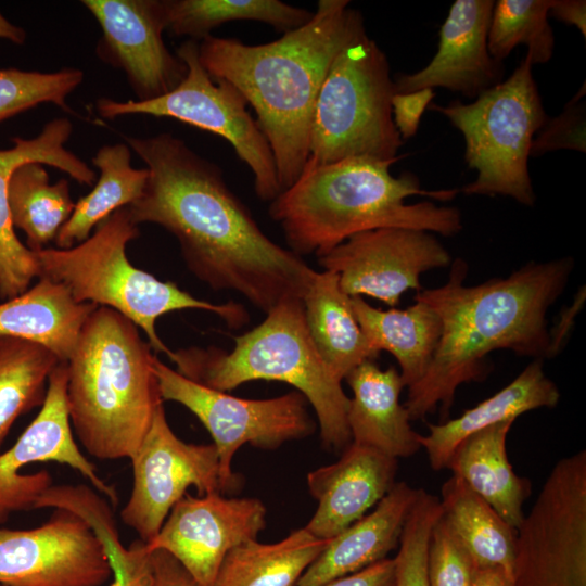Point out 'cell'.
I'll return each mask as SVG.
<instances>
[{
    "instance_id": "cell-9",
    "label": "cell",
    "mask_w": 586,
    "mask_h": 586,
    "mask_svg": "<svg viewBox=\"0 0 586 586\" xmlns=\"http://www.w3.org/2000/svg\"><path fill=\"white\" fill-rule=\"evenodd\" d=\"M386 54L361 33L333 59L316 99L309 156L319 164L367 156L398 161L404 143L393 119Z\"/></svg>"
},
{
    "instance_id": "cell-35",
    "label": "cell",
    "mask_w": 586,
    "mask_h": 586,
    "mask_svg": "<svg viewBox=\"0 0 586 586\" xmlns=\"http://www.w3.org/2000/svg\"><path fill=\"white\" fill-rule=\"evenodd\" d=\"M551 0H498L492 13L487 47L504 62L519 44H525L533 65L550 61L555 35L549 24Z\"/></svg>"
},
{
    "instance_id": "cell-30",
    "label": "cell",
    "mask_w": 586,
    "mask_h": 586,
    "mask_svg": "<svg viewBox=\"0 0 586 586\" xmlns=\"http://www.w3.org/2000/svg\"><path fill=\"white\" fill-rule=\"evenodd\" d=\"M329 542L305 526L272 544L247 540L227 553L211 586H296Z\"/></svg>"
},
{
    "instance_id": "cell-16",
    "label": "cell",
    "mask_w": 586,
    "mask_h": 586,
    "mask_svg": "<svg viewBox=\"0 0 586 586\" xmlns=\"http://www.w3.org/2000/svg\"><path fill=\"white\" fill-rule=\"evenodd\" d=\"M450 262L433 234L407 228L364 231L318 256L324 270L337 275L344 293L370 296L388 306H396L408 290L420 291L422 272Z\"/></svg>"
},
{
    "instance_id": "cell-11",
    "label": "cell",
    "mask_w": 586,
    "mask_h": 586,
    "mask_svg": "<svg viewBox=\"0 0 586 586\" xmlns=\"http://www.w3.org/2000/svg\"><path fill=\"white\" fill-rule=\"evenodd\" d=\"M160 395L181 404L209 432L219 458L221 493L240 487V476L232 470L238 449L250 444L276 449L282 444L304 438L316 425L307 409V399L297 391L266 399H246L192 381L153 360Z\"/></svg>"
},
{
    "instance_id": "cell-13",
    "label": "cell",
    "mask_w": 586,
    "mask_h": 586,
    "mask_svg": "<svg viewBox=\"0 0 586 586\" xmlns=\"http://www.w3.org/2000/svg\"><path fill=\"white\" fill-rule=\"evenodd\" d=\"M129 459L132 488L120 518L144 543L158 533L189 487H194L199 496L221 493L215 445L179 438L167 422L163 404L156 408L145 436Z\"/></svg>"
},
{
    "instance_id": "cell-26",
    "label": "cell",
    "mask_w": 586,
    "mask_h": 586,
    "mask_svg": "<svg viewBox=\"0 0 586 586\" xmlns=\"http://www.w3.org/2000/svg\"><path fill=\"white\" fill-rule=\"evenodd\" d=\"M513 422L497 423L466 437L451 453L445 469L518 530L525 515L523 505L531 494V482L519 476L508 460L506 444Z\"/></svg>"
},
{
    "instance_id": "cell-43",
    "label": "cell",
    "mask_w": 586,
    "mask_h": 586,
    "mask_svg": "<svg viewBox=\"0 0 586 586\" xmlns=\"http://www.w3.org/2000/svg\"><path fill=\"white\" fill-rule=\"evenodd\" d=\"M394 560L385 558L356 573L333 579L322 586H394Z\"/></svg>"
},
{
    "instance_id": "cell-40",
    "label": "cell",
    "mask_w": 586,
    "mask_h": 586,
    "mask_svg": "<svg viewBox=\"0 0 586 586\" xmlns=\"http://www.w3.org/2000/svg\"><path fill=\"white\" fill-rule=\"evenodd\" d=\"M113 582L110 586H153L151 551L141 539H137L128 548L122 543L106 549Z\"/></svg>"
},
{
    "instance_id": "cell-10",
    "label": "cell",
    "mask_w": 586,
    "mask_h": 586,
    "mask_svg": "<svg viewBox=\"0 0 586 586\" xmlns=\"http://www.w3.org/2000/svg\"><path fill=\"white\" fill-rule=\"evenodd\" d=\"M176 55L187 74L173 91L148 101L100 98L97 112L106 119L133 114L174 118L224 138L252 170L256 195L271 202L281 192L276 163L245 98L230 82L209 76L200 61L198 41L182 42Z\"/></svg>"
},
{
    "instance_id": "cell-42",
    "label": "cell",
    "mask_w": 586,
    "mask_h": 586,
    "mask_svg": "<svg viewBox=\"0 0 586 586\" xmlns=\"http://www.w3.org/2000/svg\"><path fill=\"white\" fill-rule=\"evenodd\" d=\"M153 586H200L189 572L168 552L151 551Z\"/></svg>"
},
{
    "instance_id": "cell-45",
    "label": "cell",
    "mask_w": 586,
    "mask_h": 586,
    "mask_svg": "<svg viewBox=\"0 0 586 586\" xmlns=\"http://www.w3.org/2000/svg\"><path fill=\"white\" fill-rule=\"evenodd\" d=\"M584 295L585 293L581 295V298L574 304V306L568 308L565 313H563V316L561 317L557 328H553L551 331H549L551 357L555 356L560 349V347L563 345L564 336H566L565 334L573 324V318L578 311L581 304L584 302Z\"/></svg>"
},
{
    "instance_id": "cell-4",
    "label": "cell",
    "mask_w": 586,
    "mask_h": 586,
    "mask_svg": "<svg viewBox=\"0 0 586 586\" xmlns=\"http://www.w3.org/2000/svg\"><path fill=\"white\" fill-rule=\"evenodd\" d=\"M395 162L354 156L319 164L308 158L298 178L269 206L290 250L318 257L354 234L379 228L459 233L462 217L457 207L405 203L412 195L450 201L459 189L424 190L409 171L393 176Z\"/></svg>"
},
{
    "instance_id": "cell-44",
    "label": "cell",
    "mask_w": 586,
    "mask_h": 586,
    "mask_svg": "<svg viewBox=\"0 0 586 586\" xmlns=\"http://www.w3.org/2000/svg\"><path fill=\"white\" fill-rule=\"evenodd\" d=\"M549 15L562 23L575 26L586 38L585 0H551Z\"/></svg>"
},
{
    "instance_id": "cell-37",
    "label": "cell",
    "mask_w": 586,
    "mask_h": 586,
    "mask_svg": "<svg viewBox=\"0 0 586 586\" xmlns=\"http://www.w3.org/2000/svg\"><path fill=\"white\" fill-rule=\"evenodd\" d=\"M443 510L440 497L422 488L404 523L394 560V586H430L428 552L431 533Z\"/></svg>"
},
{
    "instance_id": "cell-46",
    "label": "cell",
    "mask_w": 586,
    "mask_h": 586,
    "mask_svg": "<svg viewBox=\"0 0 586 586\" xmlns=\"http://www.w3.org/2000/svg\"><path fill=\"white\" fill-rule=\"evenodd\" d=\"M512 576L497 568H475L471 586H511Z\"/></svg>"
},
{
    "instance_id": "cell-31",
    "label": "cell",
    "mask_w": 586,
    "mask_h": 586,
    "mask_svg": "<svg viewBox=\"0 0 586 586\" xmlns=\"http://www.w3.org/2000/svg\"><path fill=\"white\" fill-rule=\"evenodd\" d=\"M130 161L128 144H106L98 150L92 164L100 176L91 192L75 203L71 217L54 240L56 249H71L86 241L103 220L142 195L149 170L133 168Z\"/></svg>"
},
{
    "instance_id": "cell-1",
    "label": "cell",
    "mask_w": 586,
    "mask_h": 586,
    "mask_svg": "<svg viewBox=\"0 0 586 586\" xmlns=\"http://www.w3.org/2000/svg\"><path fill=\"white\" fill-rule=\"evenodd\" d=\"M125 140L149 170L142 195L127 206L132 220L171 233L198 279L265 314L285 297L303 298L316 270L263 232L216 164L168 132Z\"/></svg>"
},
{
    "instance_id": "cell-33",
    "label": "cell",
    "mask_w": 586,
    "mask_h": 586,
    "mask_svg": "<svg viewBox=\"0 0 586 586\" xmlns=\"http://www.w3.org/2000/svg\"><path fill=\"white\" fill-rule=\"evenodd\" d=\"M166 29L201 41L233 21H256L284 34L306 24L314 12L279 0H163Z\"/></svg>"
},
{
    "instance_id": "cell-2",
    "label": "cell",
    "mask_w": 586,
    "mask_h": 586,
    "mask_svg": "<svg viewBox=\"0 0 586 586\" xmlns=\"http://www.w3.org/2000/svg\"><path fill=\"white\" fill-rule=\"evenodd\" d=\"M573 267L572 257L531 262L507 278L467 286L468 266L457 258L444 285L418 291L415 300L437 314L442 333L426 372L408 387L403 405L410 421L424 419L437 407L441 420H448L457 388L486 377V356L495 349L551 357L546 314Z\"/></svg>"
},
{
    "instance_id": "cell-22",
    "label": "cell",
    "mask_w": 586,
    "mask_h": 586,
    "mask_svg": "<svg viewBox=\"0 0 586 586\" xmlns=\"http://www.w3.org/2000/svg\"><path fill=\"white\" fill-rule=\"evenodd\" d=\"M419 489L404 481L395 482L371 512L330 539L296 586H322L387 558L398 546Z\"/></svg>"
},
{
    "instance_id": "cell-12",
    "label": "cell",
    "mask_w": 586,
    "mask_h": 586,
    "mask_svg": "<svg viewBox=\"0 0 586 586\" xmlns=\"http://www.w3.org/2000/svg\"><path fill=\"white\" fill-rule=\"evenodd\" d=\"M511 586H586V451L559 459L517 530Z\"/></svg>"
},
{
    "instance_id": "cell-47",
    "label": "cell",
    "mask_w": 586,
    "mask_h": 586,
    "mask_svg": "<svg viewBox=\"0 0 586 586\" xmlns=\"http://www.w3.org/2000/svg\"><path fill=\"white\" fill-rule=\"evenodd\" d=\"M0 39L9 40L16 44H23L26 39V33L5 18L0 12Z\"/></svg>"
},
{
    "instance_id": "cell-19",
    "label": "cell",
    "mask_w": 586,
    "mask_h": 586,
    "mask_svg": "<svg viewBox=\"0 0 586 586\" xmlns=\"http://www.w3.org/2000/svg\"><path fill=\"white\" fill-rule=\"evenodd\" d=\"M493 0H456L440 29L437 51L420 71L394 77L395 93L445 88L474 100L504 80V62L487 47Z\"/></svg>"
},
{
    "instance_id": "cell-18",
    "label": "cell",
    "mask_w": 586,
    "mask_h": 586,
    "mask_svg": "<svg viewBox=\"0 0 586 586\" xmlns=\"http://www.w3.org/2000/svg\"><path fill=\"white\" fill-rule=\"evenodd\" d=\"M82 4L102 30L99 58L126 74L138 101L162 97L183 80L186 64L163 40V0H84Z\"/></svg>"
},
{
    "instance_id": "cell-36",
    "label": "cell",
    "mask_w": 586,
    "mask_h": 586,
    "mask_svg": "<svg viewBox=\"0 0 586 586\" xmlns=\"http://www.w3.org/2000/svg\"><path fill=\"white\" fill-rule=\"evenodd\" d=\"M82 79L84 73L73 67L52 73L0 68V122L41 103L69 112L66 99Z\"/></svg>"
},
{
    "instance_id": "cell-8",
    "label": "cell",
    "mask_w": 586,
    "mask_h": 586,
    "mask_svg": "<svg viewBox=\"0 0 586 586\" xmlns=\"http://www.w3.org/2000/svg\"><path fill=\"white\" fill-rule=\"evenodd\" d=\"M528 54L513 73L470 103H431L463 136L464 160L476 178L459 189L467 195H504L533 206L528 171L533 138L547 115L534 80Z\"/></svg>"
},
{
    "instance_id": "cell-15",
    "label": "cell",
    "mask_w": 586,
    "mask_h": 586,
    "mask_svg": "<svg viewBox=\"0 0 586 586\" xmlns=\"http://www.w3.org/2000/svg\"><path fill=\"white\" fill-rule=\"evenodd\" d=\"M67 366L60 362L49 377L41 409L17 441L0 454V526L14 512L31 510L39 497L50 488L52 477L47 470L22 473L35 462L66 464L85 476L98 493L117 502V494L97 473L73 436L67 403Z\"/></svg>"
},
{
    "instance_id": "cell-27",
    "label": "cell",
    "mask_w": 586,
    "mask_h": 586,
    "mask_svg": "<svg viewBox=\"0 0 586 586\" xmlns=\"http://www.w3.org/2000/svg\"><path fill=\"white\" fill-rule=\"evenodd\" d=\"M308 332L319 355L341 381L377 353L362 333L335 272L315 273L303 298Z\"/></svg>"
},
{
    "instance_id": "cell-34",
    "label": "cell",
    "mask_w": 586,
    "mask_h": 586,
    "mask_svg": "<svg viewBox=\"0 0 586 586\" xmlns=\"http://www.w3.org/2000/svg\"><path fill=\"white\" fill-rule=\"evenodd\" d=\"M62 362L46 346L0 336V447L16 419L46 398V384Z\"/></svg>"
},
{
    "instance_id": "cell-5",
    "label": "cell",
    "mask_w": 586,
    "mask_h": 586,
    "mask_svg": "<svg viewBox=\"0 0 586 586\" xmlns=\"http://www.w3.org/2000/svg\"><path fill=\"white\" fill-rule=\"evenodd\" d=\"M154 354L128 318L98 306L68 360L66 403L84 448L101 460L130 458L163 404Z\"/></svg>"
},
{
    "instance_id": "cell-23",
    "label": "cell",
    "mask_w": 586,
    "mask_h": 586,
    "mask_svg": "<svg viewBox=\"0 0 586 586\" xmlns=\"http://www.w3.org/2000/svg\"><path fill=\"white\" fill-rule=\"evenodd\" d=\"M344 380L353 393L347 411L353 443L395 459L411 457L422 448L421 434L411 428L399 402L405 384L395 367L382 370L374 360H366Z\"/></svg>"
},
{
    "instance_id": "cell-14",
    "label": "cell",
    "mask_w": 586,
    "mask_h": 586,
    "mask_svg": "<svg viewBox=\"0 0 586 586\" xmlns=\"http://www.w3.org/2000/svg\"><path fill=\"white\" fill-rule=\"evenodd\" d=\"M113 576L104 544L78 515L56 509L30 530L0 526V584L101 586Z\"/></svg>"
},
{
    "instance_id": "cell-24",
    "label": "cell",
    "mask_w": 586,
    "mask_h": 586,
    "mask_svg": "<svg viewBox=\"0 0 586 586\" xmlns=\"http://www.w3.org/2000/svg\"><path fill=\"white\" fill-rule=\"evenodd\" d=\"M560 392L543 370V359H534L507 386L467 409L459 417L438 424L428 423L429 433L421 435L431 468L440 471L457 445L469 435L538 408H553Z\"/></svg>"
},
{
    "instance_id": "cell-29",
    "label": "cell",
    "mask_w": 586,
    "mask_h": 586,
    "mask_svg": "<svg viewBox=\"0 0 586 586\" xmlns=\"http://www.w3.org/2000/svg\"><path fill=\"white\" fill-rule=\"evenodd\" d=\"M441 496L442 518L474 565L512 576L517 530L455 475L444 482Z\"/></svg>"
},
{
    "instance_id": "cell-41",
    "label": "cell",
    "mask_w": 586,
    "mask_h": 586,
    "mask_svg": "<svg viewBox=\"0 0 586 586\" xmlns=\"http://www.w3.org/2000/svg\"><path fill=\"white\" fill-rule=\"evenodd\" d=\"M434 97L435 92L430 88L393 95V119L403 140L412 138L417 133L422 114Z\"/></svg>"
},
{
    "instance_id": "cell-48",
    "label": "cell",
    "mask_w": 586,
    "mask_h": 586,
    "mask_svg": "<svg viewBox=\"0 0 586 586\" xmlns=\"http://www.w3.org/2000/svg\"><path fill=\"white\" fill-rule=\"evenodd\" d=\"M0 586H12V585H7V584H0Z\"/></svg>"
},
{
    "instance_id": "cell-17",
    "label": "cell",
    "mask_w": 586,
    "mask_h": 586,
    "mask_svg": "<svg viewBox=\"0 0 586 586\" xmlns=\"http://www.w3.org/2000/svg\"><path fill=\"white\" fill-rule=\"evenodd\" d=\"M266 513L257 498L187 493L145 545L149 551L171 555L200 586H211L227 553L242 543L257 539L266 526Z\"/></svg>"
},
{
    "instance_id": "cell-6",
    "label": "cell",
    "mask_w": 586,
    "mask_h": 586,
    "mask_svg": "<svg viewBox=\"0 0 586 586\" xmlns=\"http://www.w3.org/2000/svg\"><path fill=\"white\" fill-rule=\"evenodd\" d=\"M233 340L230 352L193 346L173 352L169 359L183 377L222 392L256 380L288 383L314 408L327 450L343 451L352 443L349 397L314 345L301 297H285Z\"/></svg>"
},
{
    "instance_id": "cell-20",
    "label": "cell",
    "mask_w": 586,
    "mask_h": 586,
    "mask_svg": "<svg viewBox=\"0 0 586 586\" xmlns=\"http://www.w3.org/2000/svg\"><path fill=\"white\" fill-rule=\"evenodd\" d=\"M398 459L351 443L340 459L307 474L317 509L305 527L331 539L366 515L395 484Z\"/></svg>"
},
{
    "instance_id": "cell-28",
    "label": "cell",
    "mask_w": 586,
    "mask_h": 586,
    "mask_svg": "<svg viewBox=\"0 0 586 586\" xmlns=\"http://www.w3.org/2000/svg\"><path fill=\"white\" fill-rule=\"evenodd\" d=\"M351 304L370 346L395 357L405 386L417 383L426 372L441 339L437 314L420 301L405 309L388 310L371 306L361 296H351Z\"/></svg>"
},
{
    "instance_id": "cell-39",
    "label": "cell",
    "mask_w": 586,
    "mask_h": 586,
    "mask_svg": "<svg viewBox=\"0 0 586 586\" xmlns=\"http://www.w3.org/2000/svg\"><path fill=\"white\" fill-rule=\"evenodd\" d=\"M475 565L443 518L432 530L428 552L430 586H471Z\"/></svg>"
},
{
    "instance_id": "cell-21",
    "label": "cell",
    "mask_w": 586,
    "mask_h": 586,
    "mask_svg": "<svg viewBox=\"0 0 586 586\" xmlns=\"http://www.w3.org/2000/svg\"><path fill=\"white\" fill-rule=\"evenodd\" d=\"M73 131L69 119L59 117L31 139L13 138L14 145L0 150V298L15 297L39 277L35 252L17 238L8 204V183L13 171L26 163L53 166L81 184L95 181V171L65 148Z\"/></svg>"
},
{
    "instance_id": "cell-7",
    "label": "cell",
    "mask_w": 586,
    "mask_h": 586,
    "mask_svg": "<svg viewBox=\"0 0 586 586\" xmlns=\"http://www.w3.org/2000/svg\"><path fill=\"white\" fill-rule=\"evenodd\" d=\"M139 228L127 206L103 220L84 242L66 250L35 252L39 277L64 285L79 303H93L116 310L141 328L154 353L168 358L170 351L157 335L156 320L171 311L201 309L217 315L230 329L245 326L250 316L233 301L214 304L192 296L176 283L161 281L135 267L126 255L127 244Z\"/></svg>"
},
{
    "instance_id": "cell-3",
    "label": "cell",
    "mask_w": 586,
    "mask_h": 586,
    "mask_svg": "<svg viewBox=\"0 0 586 586\" xmlns=\"http://www.w3.org/2000/svg\"><path fill=\"white\" fill-rule=\"evenodd\" d=\"M364 31V16L348 0H319L306 24L275 41L246 44L211 35L199 42V58L209 76L233 85L253 107L272 151L281 191L298 178L308 160L313 112L333 59Z\"/></svg>"
},
{
    "instance_id": "cell-32",
    "label": "cell",
    "mask_w": 586,
    "mask_h": 586,
    "mask_svg": "<svg viewBox=\"0 0 586 586\" xmlns=\"http://www.w3.org/2000/svg\"><path fill=\"white\" fill-rule=\"evenodd\" d=\"M8 204L13 227L24 231L27 247L33 252L55 240L75 207L68 180L50 183L40 163H26L13 171L8 183Z\"/></svg>"
},
{
    "instance_id": "cell-38",
    "label": "cell",
    "mask_w": 586,
    "mask_h": 586,
    "mask_svg": "<svg viewBox=\"0 0 586 586\" xmlns=\"http://www.w3.org/2000/svg\"><path fill=\"white\" fill-rule=\"evenodd\" d=\"M585 94V84H583L559 115L546 117L533 138L530 157H538L562 149L586 152Z\"/></svg>"
},
{
    "instance_id": "cell-25",
    "label": "cell",
    "mask_w": 586,
    "mask_h": 586,
    "mask_svg": "<svg viewBox=\"0 0 586 586\" xmlns=\"http://www.w3.org/2000/svg\"><path fill=\"white\" fill-rule=\"evenodd\" d=\"M97 307L77 302L64 285L40 277L24 293L0 303V336L41 344L66 362Z\"/></svg>"
}]
</instances>
